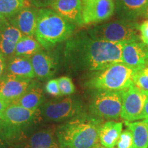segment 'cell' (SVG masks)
Listing matches in <instances>:
<instances>
[{
  "label": "cell",
  "instance_id": "obj_5",
  "mask_svg": "<svg viewBox=\"0 0 148 148\" xmlns=\"http://www.w3.org/2000/svg\"><path fill=\"white\" fill-rule=\"evenodd\" d=\"M88 34L97 39L114 43L137 42L140 40L138 23L123 19L97 25L90 29Z\"/></svg>",
  "mask_w": 148,
  "mask_h": 148
},
{
  "label": "cell",
  "instance_id": "obj_17",
  "mask_svg": "<svg viewBox=\"0 0 148 148\" xmlns=\"http://www.w3.org/2000/svg\"><path fill=\"white\" fill-rule=\"evenodd\" d=\"M37 110H32L18 106L10 104L0 115V120L14 125H19L32 121L36 114Z\"/></svg>",
  "mask_w": 148,
  "mask_h": 148
},
{
  "label": "cell",
  "instance_id": "obj_2",
  "mask_svg": "<svg viewBox=\"0 0 148 148\" xmlns=\"http://www.w3.org/2000/svg\"><path fill=\"white\" fill-rule=\"evenodd\" d=\"M101 121L95 117L79 116L66 122L56 130L60 148H95L99 145Z\"/></svg>",
  "mask_w": 148,
  "mask_h": 148
},
{
  "label": "cell",
  "instance_id": "obj_22",
  "mask_svg": "<svg viewBox=\"0 0 148 148\" xmlns=\"http://www.w3.org/2000/svg\"><path fill=\"white\" fill-rule=\"evenodd\" d=\"M125 125L132 133L133 148H148V120L125 121Z\"/></svg>",
  "mask_w": 148,
  "mask_h": 148
},
{
  "label": "cell",
  "instance_id": "obj_7",
  "mask_svg": "<svg viewBox=\"0 0 148 148\" xmlns=\"http://www.w3.org/2000/svg\"><path fill=\"white\" fill-rule=\"evenodd\" d=\"M147 91L134 84L123 90L121 117L125 121L132 122L144 119Z\"/></svg>",
  "mask_w": 148,
  "mask_h": 148
},
{
  "label": "cell",
  "instance_id": "obj_28",
  "mask_svg": "<svg viewBox=\"0 0 148 148\" xmlns=\"http://www.w3.org/2000/svg\"><path fill=\"white\" fill-rule=\"evenodd\" d=\"M45 90L48 94L51 95L62 96L57 79H52L48 81L45 85Z\"/></svg>",
  "mask_w": 148,
  "mask_h": 148
},
{
  "label": "cell",
  "instance_id": "obj_24",
  "mask_svg": "<svg viewBox=\"0 0 148 148\" xmlns=\"http://www.w3.org/2000/svg\"><path fill=\"white\" fill-rule=\"evenodd\" d=\"M26 6V0H0V18H10Z\"/></svg>",
  "mask_w": 148,
  "mask_h": 148
},
{
  "label": "cell",
  "instance_id": "obj_9",
  "mask_svg": "<svg viewBox=\"0 0 148 148\" xmlns=\"http://www.w3.org/2000/svg\"><path fill=\"white\" fill-rule=\"evenodd\" d=\"M84 25H92L108 20L115 12L114 0H81Z\"/></svg>",
  "mask_w": 148,
  "mask_h": 148
},
{
  "label": "cell",
  "instance_id": "obj_15",
  "mask_svg": "<svg viewBox=\"0 0 148 148\" xmlns=\"http://www.w3.org/2000/svg\"><path fill=\"white\" fill-rule=\"evenodd\" d=\"M115 12L121 19L134 21L144 16L148 0H115Z\"/></svg>",
  "mask_w": 148,
  "mask_h": 148
},
{
  "label": "cell",
  "instance_id": "obj_27",
  "mask_svg": "<svg viewBox=\"0 0 148 148\" xmlns=\"http://www.w3.org/2000/svg\"><path fill=\"white\" fill-rule=\"evenodd\" d=\"M116 146L117 148H133V135L129 129L121 132Z\"/></svg>",
  "mask_w": 148,
  "mask_h": 148
},
{
  "label": "cell",
  "instance_id": "obj_10",
  "mask_svg": "<svg viewBox=\"0 0 148 148\" xmlns=\"http://www.w3.org/2000/svg\"><path fill=\"white\" fill-rule=\"evenodd\" d=\"M122 62L136 71L148 66V48L143 42L125 43L122 49Z\"/></svg>",
  "mask_w": 148,
  "mask_h": 148
},
{
  "label": "cell",
  "instance_id": "obj_13",
  "mask_svg": "<svg viewBox=\"0 0 148 148\" xmlns=\"http://www.w3.org/2000/svg\"><path fill=\"white\" fill-rule=\"evenodd\" d=\"M38 8L25 6L15 14L8 18L11 25L15 27L23 35L34 36L36 27Z\"/></svg>",
  "mask_w": 148,
  "mask_h": 148
},
{
  "label": "cell",
  "instance_id": "obj_11",
  "mask_svg": "<svg viewBox=\"0 0 148 148\" xmlns=\"http://www.w3.org/2000/svg\"><path fill=\"white\" fill-rule=\"evenodd\" d=\"M30 83V79L3 75L0 79V99L8 105L12 104L25 93Z\"/></svg>",
  "mask_w": 148,
  "mask_h": 148
},
{
  "label": "cell",
  "instance_id": "obj_6",
  "mask_svg": "<svg viewBox=\"0 0 148 148\" xmlns=\"http://www.w3.org/2000/svg\"><path fill=\"white\" fill-rule=\"evenodd\" d=\"M123 90L99 91L92 102V113L100 119H118L121 116Z\"/></svg>",
  "mask_w": 148,
  "mask_h": 148
},
{
  "label": "cell",
  "instance_id": "obj_12",
  "mask_svg": "<svg viewBox=\"0 0 148 148\" xmlns=\"http://www.w3.org/2000/svg\"><path fill=\"white\" fill-rule=\"evenodd\" d=\"M23 34L8 19L0 18V54L5 58L14 55L15 46Z\"/></svg>",
  "mask_w": 148,
  "mask_h": 148
},
{
  "label": "cell",
  "instance_id": "obj_1",
  "mask_svg": "<svg viewBox=\"0 0 148 148\" xmlns=\"http://www.w3.org/2000/svg\"><path fill=\"white\" fill-rule=\"evenodd\" d=\"M124 44L104 41L83 33L68 40L65 54L77 65L98 72L114 63L122 62Z\"/></svg>",
  "mask_w": 148,
  "mask_h": 148
},
{
  "label": "cell",
  "instance_id": "obj_35",
  "mask_svg": "<svg viewBox=\"0 0 148 148\" xmlns=\"http://www.w3.org/2000/svg\"><path fill=\"white\" fill-rule=\"evenodd\" d=\"M143 42V43H145V45L147 46V47L148 48V39H147V40H143V41H142Z\"/></svg>",
  "mask_w": 148,
  "mask_h": 148
},
{
  "label": "cell",
  "instance_id": "obj_25",
  "mask_svg": "<svg viewBox=\"0 0 148 148\" xmlns=\"http://www.w3.org/2000/svg\"><path fill=\"white\" fill-rule=\"evenodd\" d=\"M133 84L140 89L148 91V66L138 70L134 73Z\"/></svg>",
  "mask_w": 148,
  "mask_h": 148
},
{
  "label": "cell",
  "instance_id": "obj_32",
  "mask_svg": "<svg viewBox=\"0 0 148 148\" xmlns=\"http://www.w3.org/2000/svg\"><path fill=\"white\" fill-rule=\"evenodd\" d=\"M144 119L148 120V91H147V99L145 101V110H144Z\"/></svg>",
  "mask_w": 148,
  "mask_h": 148
},
{
  "label": "cell",
  "instance_id": "obj_4",
  "mask_svg": "<svg viewBox=\"0 0 148 148\" xmlns=\"http://www.w3.org/2000/svg\"><path fill=\"white\" fill-rule=\"evenodd\" d=\"M136 71L123 62L114 63L98 71L90 80V86L99 91L125 90L133 84Z\"/></svg>",
  "mask_w": 148,
  "mask_h": 148
},
{
  "label": "cell",
  "instance_id": "obj_33",
  "mask_svg": "<svg viewBox=\"0 0 148 148\" xmlns=\"http://www.w3.org/2000/svg\"><path fill=\"white\" fill-rule=\"evenodd\" d=\"M8 106V105L6 103L0 99V115L2 114V112L5 110V109L7 108Z\"/></svg>",
  "mask_w": 148,
  "mask_h": 148
},
{
  "label": "cell",
  "instance_id": "obj_3",
  "mask_svg": "<svg viewBox=\"0 0 148 148\" xmlns=\"http://www.w3.org/2000/svg\"><path fill=\"white\" fill-rule=\"evenodd\" d=\"M75 25L51 8L38 9L34 38L42 48L49 49L69 39L75 29Z\"/></svg>",
  "mask_w": 148,
  "mask_h": 148
},
{
  "label": "cell",
  "instance_id": "obj_19",
  "mask_svg": "<svg viewBox=\"0 0 148 148\" xmlns=\"http://www.w3.org/2000/svg\"><path fill=\"white\" fill-rule=\"evenodd\" d=\"M123 129V123L108 121L101 125L99 139L101 145L106 148H114L117 144Z\"/></svg>",
  "mask_w": 148,
  "mask_h": 148
},
{
  "label": "cell",
  "instance_id": "obj_26",
  "mask_svg": "<svg viewBox=\"0 0 148 148\" xmlns=\"http://www.w3.org/2000/svg\"><path fill=\"white\" fill-rule=\"evenodd\" d=\"M57 81L62 95H71L75 91V86L70 77L62 76L57 79Z\"/></svg>",
  "mask_w": 148,
  "mask_h": 148
},
{
  "label": "cell",
  "instance_id": "obj_31",
  "mask_svg": "<svg viewBox=\"0 0 148 148\" xmlns=\"http://www.w3.org/2000/svg\"><path fill=\"white\" fill-rule=\"evenodd\" d=\"M5 67H6V60L3 56L0 54V79L4 74Z\"/></svg>",
  "mask_w": 148,
  "mask_h": 148
},
{
  "label": "cell",
  "instance_id": "obj_20",
  "mask_svg": "<svg viewBox=\"0 0 148 148\" xmlns=\"http://www.w3.org/2000/svg\"><path fill=\"white\" fill-rule=\"evenodd\" d=\"M42 101L43 93L42 88L30 83L25 93L12 104L18 105L29 110H37L42 104Z\"/></svg>",
  "mask_w": 148,
  "mask_h": 148
},
{
  "label": "cell",
  "instance_id": "obj_36",
  "mask_svg": "<svg viewBox=\"0 0 148 148\" xmlns=\"http://www.w3.org/2000/svg\"><path fill=\"white\" fill-rule=\"evenodd\" d=\"M95 148H106V147H103V146H99V145H97V147H95Z\"/></svg>",
  "mask_w": 148,
  "mask_h": 148
},
{
  "label": "cell",
  "instance_id": "obj_14",
  "mask_svg": "<svg viewBox=\"0 0 148 148\" xmlns=\"http://www.w3.org/2000/svg\"><path fill=\"white\" fill-rule=\"evenodd\" d=\"M49 7L75 26L84 25L81 0H53Z\"/></svg>",
  "mask_w": 148,
  "mask_h": 148
},
{
  "label": "cell",
  "instance_id": "obj_34",
  "mask_svg": "<svg viewBox=\"0 0 148 148\" xmlns=\"http://www.w3.org/2000/svg\"><path fill=\"white\" fill-rule=\"evenodd\" d=\"M144 16H145V17L148 18V6L147 7V8H146L145 12V14H144Z\"/></svg>",
  "mask_w": 148,
  "mask_h": 148
},
{
  "label": "cell",
  "instance_id": "obj_30",
  "mask_svg": "<svg viewBox=\"0 0 148 148\" xmlns=\"http://www.w3.org/2000/svg\"><path fill=\"white\" fill-rule=\"evenodd\" d=\"M139 34L142 41L148 39V20L143 21L139 25Z\"/></svg>",
  "mask_w": 148,
  "mask_h": 148
},
{
  "label": "cell",
  "instance_id": "obj_29",
  "mask_svg": "<svg viewBox=\"0 0 148 148\" xmlns=\"http://www.w3.org/2000/svg\"><path fill=\"white\" fill-rule=\"evenodd\" d=\"M29 4L32 5L33 7L36 8H46L47 5H50L53 0H26Z\"/></svg>",
  "mask_w": 148,
  "mask_h": 148
},
{
  "label": "cell",
  "instance_id": "obj_23",
  "mask_svg": "<svg viewBox=\"0 0 148 148\" xmlns=\"http://www.w3.org/2000/svg\"><path fill=\"white\" fill-rule=\"evenodd\" d=\"M42 49V46L34 36L23 35L16 43L13 56L30 58Z\"/></svg>",
  "mask_w": 148,
  "mask_h": 148
},
{
  "label": "cell",
  "instance_id": "obj_16",
  "mask_svg": "<svg viewBox=\"0 0 148 148\" xmlns=\"http://www.w3.org/2000/svg\"><path fill=\"white\" fill-rule=\"evenodd\" d=\"M3 75L30 80L35 77L29 58L18 56H12L8 58Z\"/></svg>",
  "mask_w": 148,
  "mask_h": 148
},
{
  "label": "cell",
  "instance_id": "obj_21",
  "mask_svg": "<svg viewBox=\"0 0 148 148\" xmlns=\"http://www.w3.org/2000/svg\"><path fill=\"white\" fill-rule=\"evenodd\" d=\"M52 129L42 130L31 136L24 148H60Z\"/></svg>",
  "mask_w": 148,
  "mask_h": 148
},
{
  "label": "cell",
  "instance_id": "obj_18",
  "mask_svg": "<svg viewBox=\"0 0 148 148\" xmlns=\"http://www.w3.org/2000/svg\"><path fill=\"white\" fill-rule=\"evenodd\" d=\"M34 70L35 77L43 79L48 78L54 72V62L53 58L47 53L40 50L29 58Z\"/></svg>",
  "mask_w": 148,
  "mask_h": 148
},
{
  "label": "cell",
  "instance_id": "obj_8",
  "mask_svg": "<svg viewBox=\"0 0 148 148\" xmlns=\"http://www.w3.org/2000/svg\"><path fill=\"white\" fill-rule=\"evenodd\" d=\"M80 110V103L71 97H67L44 103L40 108V114L49 121H60L73 117Z\"/></svg>",
  "mask_w": 148,
  "mask_h": 148
},
{
  "label": "cell",
  "instance_id": "obj_37",
  "mask_svg": "<svg viewBox=\"0 0 148 148\" xmlns=\"http://www.w3.org/2000/svg\"><path fill=\"white\" fill-rule=\"evenodd\" d=\"M2 122H3V121L0 120V127H1V125H2Z\"/></svg>",
  "mask_w": 148,
  "mask_h": 148
}]
</instances>
